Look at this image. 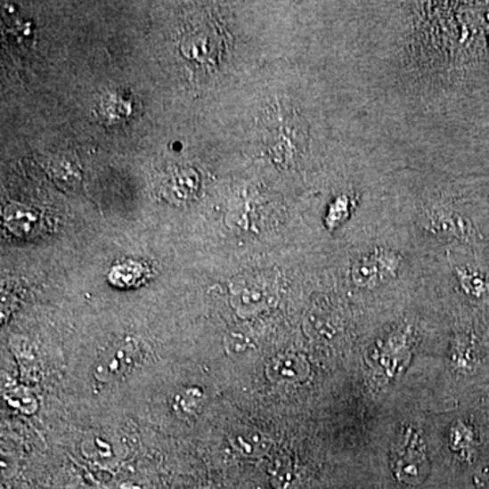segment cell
<instances>
[{"instance_id":"6da1fadb","label":"cell","mask_w":489,"mask_h":489,"mask_svg":"<svg viewBox=\"0 0 489 489\" xmlns=\"http://www.w3.org/2000/svg\"><path fill=\"white\" fill-rule=\"evenodd\" d=\"M142 358L138 341L126 340L109 349L95 363L94 375L103 384H110L126 377Z\"/></svg>"},{"instance_id":"7a4b0ae2","label":"cell","mask_w":489,"mask_h":489,"mask_svg":"<svg viewBox=\"0 0 489 489\" xmlns=\"http://www.w3.org/2000/svg\"><path fill=\"white\" fill-rule=\"evenodd\" d=\"M4 219H6L7 227L20 237L37 235L43 226L41 216L37 212L17 204H12L7 208Z\"/></svg>"},{"instance_id":"3957f363","label":"cell","mask_w":489,"mask_h":489,"mask_svg":"<svg viewBox=\"0 0 489 489\" xmlns=\"http://www.w3.org/2000/svg\"><path fill=\"white\" fill-rule=\"evenodd\" d=\"M199 188V175L193 169H183L175 172L167 181V198L175 200H186L192 198Z\"/></svg>"},{"instance_id":"277c9868","label":"cell","mask_w":489,"mask_h":489,"mask_svg":"<svg viewBox=\"0 0 489 489\" xmlns=\"http://www.w3.org/2000/svg\"><path fill=\"white\" fill-rule=\"evenodd\" d=\"M203 390L198 387L181 390L175 400V410L183 418H189L199 412L203 403Z\"/></svg>"},{"instance_id":"5b68a950","label":"cell","mask_w":489,"mask_h":489,"mask_svg":"<svg viewBox=\"0 0 489 489\" xmlns=\"http://www.w3.org/2000/svg\"><path fill=\"white\" fill-rule=\"evenodd\" d=\"M144 273H146V269L141 264L126 263L115 266L110 272L109 279L115 286L131 287L138 284L139 281L143 278Z\"/></svg>"},{"instance_id":"8992f818","label":"cell","mask_w":489,"mask_h":489,"mask_svg":"<svg viewBox=\"0 0 489 489\" xmlns=\"http://www.w3.org/2000/svg\"><path fill=\"white\" fill-rule=\"evenodd\" d=\"M175 489H183V488H175Z\"/></svg>"}]
</instances>
